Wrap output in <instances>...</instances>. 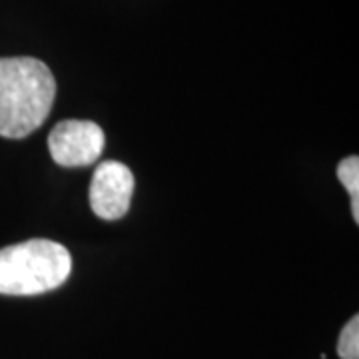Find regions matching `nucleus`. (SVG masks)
I'll return each instance as SVG.
<instances>
[{
  "instance_id": "1",
  "label": "nucleus",
  "mask_w": 359,
  "mask_h": 359,
  "mask_svg": "<svg viewBox=\"0 0 359 359\" xmlns=\"http://www.w3.org/2000/svg\"><path fill=\"white\" fill-rule=\"evenodd\" d=\"M56 80L39 58H0V136L22 140L50 114Z\"/></svg>"
},
{
  "instance_id": "2",
  "label": "nucleus",
  "mask_w": 359,
  "mask_h": 359,
  "mask_svg": "<svg viewBox=\"0 0 359 359\" xmlns=\"http://www.w3.org/2000/svg\"><path fill=\"white\" fill-rule=\"evenodd\" d=\"M72 269L65 245L28 240L0 250V294L40 295L60 287Z\"/></svg>"
},
{
  "instance_id": "3",
  "label": "nucleus",
  "mask_w": 359,
  "mask_h": 359,
  "mask_svg": "<svg viewBox=\"0 0 359 359\" xmlns=\"http://www.w3.org/2000/svg\"><path fill=\"white\" fill-rule=\"evenodd\" d=\"M102 128L90 120H65L52 128L48 150L58 166L80 168L94 164L104 150Z\"/></svg>"
},
{
  "instance_id": "4",
  "label": "nucleus",
  "mask_w": 359,
  "mask_h": 359,
  "mask_svg": "<svg viewBox=\"0 0 359 359\" xmlns=\"http://www.w3.org/2000/svg\"><path fill=\"white\" fill-rule=\"evenodd\" d=\"M134 192V176L122 162L98 164L90 182V208L98 218L114 222L126 216Z\"/></svg>"
},
{
  "instance_id": "5",
  "label": "nucleus",
  "mask_w": 359,
  "mask_h": 359,
  "mask_svg": "<svg viewBox=\"0 0 359 359\" xmlns=\"http://www.w3.org/2000/svg\"><path fill=\"white\" fill-rule=\"evenodd\" d=\"M337 353L341 359H359V316H353L341 330Z\"/></svg>"
},
{
  "instance_id": "6",
  "label": "nucleus",
  "mask_w": 359,
  "mask_h": 359,
  "mask_svg": "<svg viewBox=\"0 0 359 359\" xmlns=\"http://www.w3.org/2000/svg\"><path fill=\"white\" fill-rule=\"evenodd\" d=\"M337 178L346 186L351 198L359 196V158L358 156H347L337 166Z\"/></svg>"
}]
</instances>
